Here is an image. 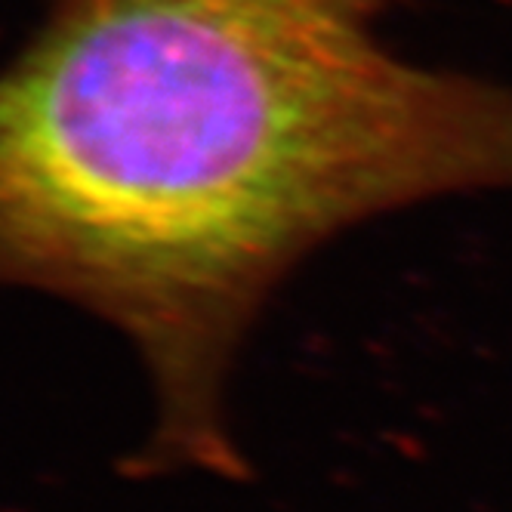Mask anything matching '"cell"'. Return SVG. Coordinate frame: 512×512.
Listing matches in <instances>:
<instances>
[{"mask_svg":"<svg viewBox=\"0 0 512 512\" xmlns=\"http://www.w3.org/2000/svg\"><path fill=\"white\" fill-rule=\"evenodd\" d=\"M380 0H56L0 68V284L136 349V469L247 472L238 349L278 281L361 219L512 192V87L417 68Z\"/></svg>","mask_w":512,"mask_h":512,"instance_id":"6da1fadb","label":"cell"}]
</instances>
